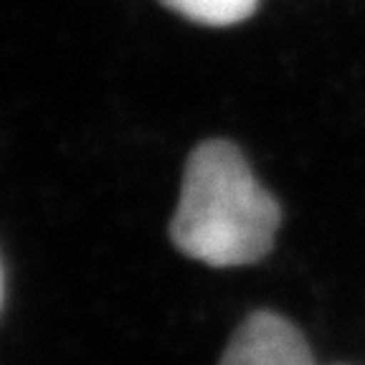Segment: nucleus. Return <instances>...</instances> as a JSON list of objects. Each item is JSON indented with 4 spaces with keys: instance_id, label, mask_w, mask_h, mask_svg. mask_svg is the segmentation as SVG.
I'll list each match as a JSON object with an SVG mask.
<instances>
[{
    "instance_id": "7ed1b4c3",
    "label": "nucleus",
    "mask_w": 365,
    "mask_h": 365,
    "mask_svg": "<svg viewBox=\"0 0 365 365\" xmlns=\"http://www.w3.org/2000/svg\"><path fill=\"white\" fill-rule=\"evenodd\" d=\"M182 18L203 26H236L254 16L259 0H160Z\"/></svg>"
},
{
    "instance_id": "f257e3e1",
    "label": "nucleus",
    "mask_w": 365,
    "mask_h": 365,
    "mask_svg": "<svg viewBox=\"0 0 365 365\" xmlns=\"http://www.w3.org/2000/svg\"><path fill=\"white\" fill-rule=\"evenodd\" d=\"M279 223V203L234 143L208 140L190 153L170 221L180 254L216 269L249 267L272 251Z\"/></svg>"
},
{
    "instance_id": "20e7f679",
    "label": "nucleus",
    "mask_w": 365,
    "mask_h": 365,
    "mask_svg": "<svg viewBox=\"0 0 365 365\" xmlns=\"http://www.w3.org/2000/svg\"><path fill=\"white\" fill-rule=\"evenodd\" d=\"M3 299H6V274H3V264H0V309H3Z\"/></svg>"
},
{
    "instance_id": "f03ea898",
    "label": "nucleus",
    "mask_w": 365,
    "mask_h": 365,
    "mask_svg": "<svg viewBox=\"0 0 365 365\" xmlns=\"http://www.w3.org/2000/svg\"><path fill=\"white\" fill-rule=\"evenodd\" d=\"M218 365H317V360L289 319L259 309L236 327Z\"/></svg>"
}]
</instances>
